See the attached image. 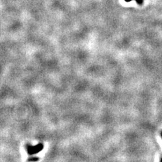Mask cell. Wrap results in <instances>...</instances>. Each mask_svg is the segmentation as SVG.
<instances>
[{"mask_svg": "<svg viewBox=\"0 0 162 162\" xmlns=\"http://www.w3.org/2000/svg\"><path fill=\"white\" fill-rule=\"evenodd\" d=\"M43 146L42 145H36L35 147H28V151L30 154L36 153L37 152H39V151L42 149Z\"/></svg>", "mask_w": 162, "mask_h": 162, "instance_id": "cell-1", "label": "cell"}, {"mask_svg": "<svg viewBox=\"0 0 162 162\" xmlns=\"http://www.w3.org/2000/svg\"><path fill=\"white\" fill-rule=\"evenodd\" d=\"M131 1H132V0H125V1H126V2H129ZM135 1H137V3L138 4H139V5H141V4H143V0H135Z\"/></svg>", "mask_w": 162, "mask_h": 162, "instance_id": "cell-2", "label": "cell"}, {"mask_svg": "<svg viewBox=\"0 0 162 162\" xmlns=\"http://www.w3.org/2000/svg\"><path fill=\"white\" fill-rule=\"evenodd\" d=\"M160 162H162V158L161 159V160H160Z\"/></svg>", "mask_w": 162, "mask_h": 162, "instance_id": "cell-3", "label": "cell"}, {"mask_svg": "<svg viewBox=\"0 0 162 162\" xmlns=\"http://www.w3.org/2000/svg\"><path fill=\"white\" fill-rule=\"evenodd\" d=\"M161 138H162V132H161Z\"/></svg>", "mask_w": 162, "mask_h": 162, "instance_id": "cell-4", "label": "cell"}]
</instances>
